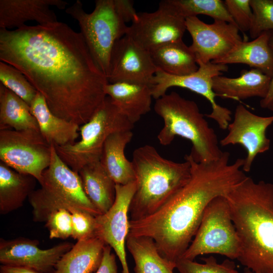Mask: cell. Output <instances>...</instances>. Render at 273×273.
Masks as SVG:
<instances>
[{"label":"cell","instance_id":"obj_1","mask_svg":"<svg viewBox=\"0 0 273 273\" xmlns=\"http://www.w3.org/2000/svg\"><path fill=\"white\" fill-rule=\"evenodd\" d=\"M0 60L25 75L52 113L79 126L107 96V77L82 35L64 22L0 29Z\"/></svg>","mask_w":273,"mask_h":273},{"label":"cell","instance_id":"obj_2","mask_svg":"<svg viewBox=\"0 0 273 273\" xmlns=\"http://www.w3.org/2000/svg\"><path fill=\"white\" fill-rule=\"evenodd\" d=\"M188 182L153 213L129 221V233L151 238L160 254L173 263L181 257L194 237L204 211L214 198L225 197L247 176L244 159L229 163L230 153L223 152L214 161L198 162L192 156Z\"/></svg>","mask_w":273,"mask_h":273},{"label":"cell","instance_id":"obj_3","mask_svg":"<svg viewBox=\"0 0 273 273\" xmlns=\"http://www.w3.org/2000/svg\"><path fill=\"white\" fill-rule=\"evenodd\" d=\"M225 197L241 242L237 260L256 273H273V184L246 176Z\"/></svg>","mask_w":273,"mask_h":273},{"label":"cell","instance_id":"obj_4","mask_svg":"<svg viewBox=\"0 0 273 273\" xmlns=\"http://www.w3.org/2000/svg\"><path fill=\"white\" fill-rule=\"evenodd\" d=\"M135 191L131 199L130 220H138L157 211L189 180L190 161L176 162L163 157L152 146L136 149L131 161Z\"/></svg>","mask_w":273,"mask_h":273},{"label":"cell","instance_id":"obj_5","mask_svg":"<svg viewBox=\"0 0 273 273\" xmlns=\"http://www.w3.org/2000/svg\"><path fill=\"white\" fill-rule=\"evenodd\" d=\"M154 109L163 121L157 135L160 144L169 145L179 136L191 142L190 155L195 161L207 163L221 157L217 135L195 102L172 92L156 100Z\"/></svg>","mask_w":273,"mask_h":273},{"label":"cell","instance_id":"obj_6","mask_svg":"<svg viewBox=\"0 0 273 273\" xmlns=\"http://www.w3.org/2000/svg\"><path fill=\"white\" fill-rule=\"evenodd\" d=\"M28 200L32 207L33 219L46 222L52 212L64 208L72 212L79 210L97 216L100 215L86 195L79 174L59 157L52 145L51 161Z\"/></svg>","mask_w":273,"mask_h":273},{"label":"cell","instance_id":"obj_7","mask_svg":"<svg viewBox=\"0 0 273 273\" xmlns=\"http://www.w3.org/2000/svg\"><path fill=\"white\" fill-rule=\"evenodd\" d=\"M65 12L77 22L94 61L107 77L113 47L126 34L128 27L114 0L96 1L90 13H86L82 2L77 0Z\"/></svg>","mask_w":273,"mask_h":273},{"label":"cell","instance_id":"obj_8","mask_svg":"<svg viewBox=\"0 0 273 273\" xmlns=\"http://www.w3.org/2000/svg\"><path fill=\"white\" fill-rule=\"evenodd\" d=\"M133 126L107 96L91 118L80 127V140L55 148L61 159L78 173L86 165L100 161L104 143L110 135L132 130Z\"/></svg>","mask_w":273,"mask_h":273},{"label":"cell","instance_id":"obj_9","mask_svg":"<svg viewBox=\"0 0 273 273\" xmlns=\"http://www.w3.org/2000/svg\"><path fill=\"white\" fill-rule=\"evenodd\" d=\"M240 253L228 202L224 196L217 197L206 207L193 240L180 258L194 260L199 255L217 254L234 260Z\"/></svg>","mask_w":273,"mask_h":273},{"label":"cell","instance_id":"obj_10","mask_svg":"<svg viewBox=\"0 0 273 273\" xmlns=\"http://www.w3.org/2000/svg\"><path fill=\"white\" fill-rule=\"evenodd\" d=\"M52 145L35 130H0V160L15 171L39 183L50 165Z\"/></svg>","mask_w":273,"mask_h":273},{"label":"cell","instance_id":"obj_11","mask_svg":"<svg viewBox=\"0 0 273 273\" xmlns=\"http://www.w3.org/2000/svg\"><path fill=\"white\" fill-rule=\"evenodd\" d=\"M198 70L185 76H174L157 69L151 82L153 98H160L172 87L188 89L205 98L211 104V112L206 116L214 120L222 129H226L232 119V112L227 108L221 106L215 101L216 95L212 88L213 79L227 71V65L204 63L197 62Z\"/></svg>","mask_w":273,"mask_h":273},{"label":"cell","instance_id":"obj_12","mask_svg":"<svg viewBox=\"0 0 273 273\" xmlns=\"http://www.w3.org/2000/svg\"><path fill=\"white\" fill-rule=\"evenodd\" d=\"M186 30V18L163 0L156 11L138 13L137 19L128 26L126 35L150 52L183 40Z\"/></svg>","mask_w":273,"mask_h":273},{"label":"cell","instance_id":"obj_13","mask_svg":"<svg viewBox=\"0 0 273 273\" xmlns=\"http://www.w3.org/2000/svg\"><path fill=\"white\" fill-rule=\"evenodd\" d=\"M186 23L192 39L190 48L197 62L219 60L243 41L237 26L224 21L214 20L213 23L207 24L198 17H190L186 18Z\"/></svg>","mask_w":273,"mask_h":273},{"label":"cell","instance_id":"obj_14","mask_svg":"<svg viewBox=\"0 0 273 273\" xmlns=\"http://www.w3.org/2000/svg\"><path fill=\"white\" fill-rule=\"evenodd\" d=\"M273 123V115L255 114L242 105L237 106L234 119L229 123L227 134L220 141L222 146L240 145L247 152L242 169L249 172L258 154L270 148V140L266 135L267 128Z\"/></svg>","mask_w":273,"mask_h":273},{"label":"cell","instance_id":"obj_15","mask_svg":"<svg viewBox=\"0 0 273 273\" xmlns=\"http://www.w3.org/2000/svg\"><path fill=\"white\" fill-rule=\"evenodd\" d=\"M135 188V181L116 185L113 205L105 213L96 216L97 236L114 251L121 264L122 273H130L125 247L129 233V209Z\"/></svg>","mask_w":273,"mask_h":273},{"label":"cell","instance_id":"obj_16","mask_svg":"<svg viewBox=\"0 0 273 273\" xmlns=\"http://www.w3.org/2000/svg\"><path fill=\"white\" fill-rule=\"evenodd\" d=\"M157 70L150 52L126 34L113 47L107 79L110 83L130 82L151 85Z\"/></svg>","mask_w":273,"mask_h":273},{"label":"cell","instance_id":"obj_17","mask_svg":"<svg viewBox=\"0 0 273 273\" xmlns=\"http://www.w3.org/2000/svg\"><path fill=\"white\" fill-rule=\"evenodd\" d=\"M39 243L37 240L25 238L7 240L1 238V264L29 268L41 273H53L60 259L74 245L64 242L41 249Z\"/></svg>","mask_w":273,"mask_h":273},{"label":"cell","instance_id":"obj_18","mask_svg":"<svg viewBox=\"0 0 273 273\" xmlns=\"http://www.w3.org/2000/svg\"><path fill=\"white\" fill-rule=\"evenodd\" d=\"M68 3L62 0H0V28H19L27 21L39 25L57 22L56 14L50 8H67Z\"/></svg>","mask_w":273,"mask_h":273},{"label":"cell","instance_id":"obj_19","mask_svg":"<svg viewBox=\"0 0 273 273\" xmlns=\"http://www.w3.org/2000/svg\"><path fill=\"white\" fill-rule=\"evenodd\" d=\"M271 77L252 68L242 70L238 77L218 75L213 79L212 88L216 96L234 100L252 97L264 99L267 95Z\"/></svg>","mask_w":273,"mask_h":273},{"label":"cell","instance_id":"obj_20","mask_svg":"<svg viewBox=\"0 0 273 273\" xmlns=\"http://www.w3.org/2000/svg\"><path fill=\"white\" fill-rule=\"evenodd\" d=\"M105 93L133 124L149 112L153 98L151 85L130 82L108 83Z\"/></svg>","mask_w":273,"mask_h":273},{"label":"cell","instance_id":"obj_21","mask_svg":"<svg viewBox=\"0 0 273 273\" xmlns=\"http://www.w3.org/2000/svg\"><path fill=\"white\" fill-rule=\"evenodd\" d=\"M30 111L37 121L41 134L50 145L56 147L72 144L78 138L80 126L52 113L38 92L30 106Z\"/></svg>","mask_w":273,"mask_h":273},{"label":"cell","instance_id":"obj_22","mask_svg":"<svg viewBox=\"0 0 273 273\" xmlns=\"http://www.w3.org/2000/svg\"><path fill=\"white\" fill-rule=\"evenodd\" d=\"M132 137L131 130L120 131L110 135L104 143L100 162L116 185L135 181L132 163L126 158L124 152Z\"/></svg>","mask_w":273,"mask_h":273},{"label":"cell","instance_id":"obj_23","mask_svg":"<svg viewBox=\"0 0 273 273\" xmlns=\"http://www.w3.org/2000/svg\"><path fill=\"white\" fill-rule=\"evenodd\" d=\"M105 243L96 236L77 241L57 262L53 273H93L99 268Z\"/></svg>","mask_w":273,"mask_h":273},{"label":"cell","instance_id":"obj_24","mask_svg":"<svg viewBox=\"0 0 273 273\" xmlns=\"http://www.w3.org/2000/svg\"><path fill=\"white\" fill-rule=\"evenodd\" d=\"M269 32H263L250 41L238 43L224 57L215 64H244L272 77L273 50L269 43Z\"/></svg>","mask_w":273,"mask_h":273},{"label":"cell","instance_id":"obj_25","mask_svg":"<svg viewBox=\"0 0 273 273\" xmlns=\"http://www.w3.org/2000/svg\"><path fill=\"white\" fill-rule=\"evenodd\" d=\"M78 174L84 191L100 214L107 212L115 200V183L100 161L83 167Z\"/></svg>","mask_w":273,"mask_h":273},{"label":"cell","instance_id":"obj_26","mask_svg":"<svg viewBox=\"0 0 273 273\" xmlns=\"http://www.w3.org/2000/svg\"><path fill=\"white\" fill-rule=\"evenodd\" d=\"M33 176L18 172L0 163V213L7 214L22 207L34 190Z\"/></svg>","mask_w":273,"mask_h":273},{"label":"cell","instance_id":"obj_27","mask_svg":"<svg viewBox=\"0 0 273 273\" xmlns=\"http://www.w3.org/2000/svg\"><path fill=\"white\" fill-rule=\"evenodd\" d=\"M150 53L157 69L170 75H187L199 67L195 54L183 40L162 46Z\"/></svg>","mask_w":273,"mask_h":273},{"label":"cell","instance_id":"obj_28","mask_svg":"<svg viewBox=\"0 0 273 273\" xmlns=\"http://www.w3.org/2000/svg\"><path fill=\"white\" fill-rule=\"evenodd\" d=\"M126 246L134 261L135 273H173L176 264L165 259L153 239L127 236Z\"/></svg>","mask_w":273,"mask_h":273},{"label":"cell","instance_id":"obj_29","mask_svg":"<svg viewBox=\"0 0 273 273\" xmlns=\"http://www.w3.org/2000/svg\"><path fill=\"white\" fill-rule=\"evenodd\" d=\"M39 131L30 107L22 99L0 83V130Z\"/></svg>","mask_w":273,"mask_h":273},{"label":"cell","instance_id":"obj_30","mask_svg":"<svg viewBox=\"0 0 273 273\" xmlns=\"http://www.w3.org/2000/svg\"><path fill=\"white\" fill-rule=\"evenodd\" d=\"M178 14L186 18L204 15L214 20H221L234 24L224 1L221 0H165Z\"/></svg>","mask_w":273,"mask_h":273},{"label":"cell","instance_id":"obj_31","mask_svg":"<svg viewBox=\"0 0 273 273\" xmlns=\"http://www.w3.org/2000/svg\"><path fill=\"white\" fill-rule=\"evenodd\" d=\"M1 83L12 91L30 107L38 92L18 69L0 62Z\"/></svg>","mask_w":273,"mask_h":273},{"label":"cell","instance_id":"obj_32","mask_svg":"<svg viewBox=\"0 0 273 273\" xmlns=\"http://www.w3.org/2000/svg\"><path fill=\"white\" fill-rule=\"evenodd\" d=\"M201 260L203 263L180 258L176 262V268L179 273H239L235 263L230 259H225L220 263L213 256Z\"/></svg>","mask_w":273,"mask_h":273},{"label":"cell","instance_id":"obj_33","mask_svg":"<svg viewBox=\"0 0 273 273\" xmlns=\"http://www.w3.org/2000/svg\"><path fill=\"white\" fill-rule=\"evenodd\" d=\"M253 21L249 34L255 39L264 32L273 31V0H250Z\"/></svg>","mask_w":273,"mask_h":273},{"label":"cell","instance_id":"obj_34","mask_svg":"<svg viewBox=\"0 0 273 273\" xmlns=\"http://www.w3.org/2000/svg\"><path fill=\"white\" fill-rule=\"evenodd\" d=\"M45 226L49 232V238L66 239L71 237L72 223L71 214L61 208L52 212L46 221Z\"/></svg>","mask_w":273,"mask_h":273},{"label":"cell","instance_id":"obj_35","mask_svg":"<svg viewBox=\"0 0 273 273\" xmlns=\"http://www.w3.org/2000/svg\"><path fill=\"white\" fill-rule=\"evenodd\" d=\"M72 234L71 237L77 241L86 239L97 236L96 216L79 210L72 212Z\"/></svg>","mask_w":273,"mask_h":273},{"label":"cell","instance_id":"obj_36","mask_svg":"<svg viewBox=\"0 0 273 273\" xmlns=\"http://www.w3.org/2000/svg\"><path fill=\"white\" fill-rule=\"evenodd\" d=\"M250 0H225L227 10L239 29L249 31L253 21Z\"/></svg>","mask_w":273,"mask_h":273},{"label":"cell","instance_id":"obj_37","mask_svg":"<svg viewBox=\"0 0 273 273\" xmlns=\"http://www.w3.org/2000/svg\"><path fill=\"white\" fill-rule=\"evenodd\" d=\"M111 249L106 245L101 264L95 273H118L115 255Z\"/></svg>","mask_w":273,"mask_h":273},{"label":"cell","instance_id":"obj_38","mask_svg":"<svg viewBox=\"0 0 273 273\" xmlns=\"http://www.w3.org/2000/svg\"><path fill=\"white\" fill-rule=\"evenodd\" d=\"M269 43L273 50V31H269ZM273 103V75L271 77L269 89L267 96L261 100L260 105L261 108L268 109Z\"/></svg>","mask_w":273,"mask_h":273},{"label":"cell","instance_id":"obj_39","mask_svg":"<svg viewBox=\"0 0 273 273\" xmlns=\"http://www.w3.org/2000/svg\"><path fill=\"white\" fill-rule=\"evenodd\" d=\"M0 273H41L33 269L1 264L0 266Z\"/></svg>","mask_w":273,"mask_h":273},{"label":"cell","instance_id":"obj_40","mask_svg":"<svg viewBox=\"0 0 273 273\" xmlns=\"http://www.w3.org/2000/svg\"><path fill=\"white\" fill-rule=\"evenodd\" d=\"M243 273H256L253 271H252L251 270H250V269L247 268V267H245L244 269V272Z\"/></svg>","mask_w":273,"mask_h":273},{"label":"cell","instance_id":"obj_41","mask_svg":"<svg viewBox=\"0 0 273 273\" xmlns=\"http://www.w3.org/2000/svg\"><path fill=\"white\" fill-rule=\"evenodd\" d=\"M268 109L273 111V103L269 107Z\"/></svg>","mask_w":273,"mask_h":273}]
</instances>
